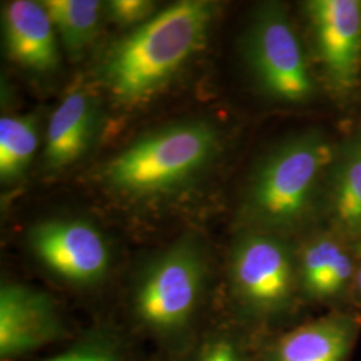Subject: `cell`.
<instances>
[{
	"mask_svg": "<svg viewBox=\"0 0 361 361\" xmlns=\"http://www.w3.org/2000/svg\"><path fill=\"white\" fill-rule=\"evenodd\" d=\"M217 150L219 133L207 122L174 123L116 155L106 169V178L125 193H165L195 177Z\"/></svg>",
	"mask_w": 361,
	"mask_h": 361,
	"instance_id": "cell-3",
	"label": "cell"
},
{
	"mask_svg": "<svg viewBox=\"0 0 361 361\" xmlns=\"http://www.w3.org/2000/svg\"><path fill=\"white\" fill-rule=\"evenodd\" d=\"M190 361H245V356L234 336L214 331L201 340Z\"/></svg>",
	"mask_w": 361,
	"mask_h": 361,
	"instance_id": "cell-18",
	"label": "cell"
},
{
	"mask_svg": "<svg viewBox=\"0 0 361 361\" xmlns=\"http://www.w3.org/2000/svg\"><path fill=\"white\" fill-rule=\"evenodd\" d=\"M245 58L259 90L288 104L310 102L316 82L296 30L280 4H265L245 38Z\"/></svg>",
	"mask_w": 361,
	"mask_h": 361,
	"instance_id": "cell-5",
	"label": "cell"
},
{
	"mask_svg": "<svg viewBox=\"0 0 361 361\" xmlns=\"http://www.w3.org/2000/svg\"><path fill=\"white\" fill-rule=\"evenodd\" d=\"M98 123V104L83 89L71 91L54 110L46 137L44 161L50 169L66 168L90 146Z\"/></svg>",
	"mask_w": 361,
	"mask_h": 361,
	"instance_id": "cell-12",
	"label": "cell"
},
{
	"mask_svg": "<svg viewBox=\"0 0 361 361\" xmlns=\"http://www.w3.org/2000/svg\"><path fill=\"white\" fill-rule=\"evenodd\" d=\"M38 149V131L31 116L0 119V177L3 182L20 178Z\"/></svg>",
	"mask_w": 361,
	"mask_h": 361,
	"instance_id": "cell-15",
	"label": "cell"
},
{
	"mask_svg": "<svg viewBox=\"0 0 361 361\" xmlns=\"http://www.w3.org/2000/svg\"><path fill=\"white\" fill-rule=\"evenodd\" d=\"M216 7L207 0H182L118 40L104 59L102 79L118 102L152 99L207 42Z\"/></svg>",
	"mask_w": 361,
	"mask_h": 361,
	"instance_id": "cell-1",
	"label": "cell"
},
{
	"mask_svg": "<svg viewBox=\"0 0 361 361\" xmlns=\"http://www.w3.org/2000/svg\"><path fill=\"white\" fill-rule=\"evenodd\" d=\"M51 18L66 51L78 56L95 38L104 4L97 0H46L42 3Z\"/></svg>",
	"mask_w": 361,
	"mask_h": 361,
	"instance_id": "cell-14",
	"label": "cell"
},
{
	"mask_svg": "<svg viewBox=\"0 0 361 361\" xmlns=\"http://www.w3.org/2000/svg\"><path fill=\"white\" fill-rule=\"evenodd\" d=\"M28 241L46 268L75 285L99 283L110 267L104 234L82 219H55L34 226Z\"/></svg>",
	"mask_w": 361,
	"mask_h": 361,
	"instance_id": "cell-8",
	"label": "cell"
},
{
	"mask_svg": "<svg viewBox=\"0 0 361 361\" xmlns=\"http://www.w3.org/2000/svg\"><path fill=\"white\" fill-rule=\"evenodd\" d=\"M65 334L49 295L19 284L0 290V357L13 360L56 341Z\"/></svg>",
	"mask_w": 361,
	"mask_h": 361,
	"instance_id": "cell-9",
	"label": "cell"
},
{
	"mask_svg": "<svg viewBox=\"0 0 361 361\" xmlns=\"http://www.w3.org/2000/svg\"><path fill=\"white\" fill-rule=\"evenodd\" d=\"M356 285H357V289H359V292L361 293V268L357 271V274H356Z\"/></svg>",
	"mask_w": 361,
	"mask_h": 361,
	"instance_id": "cell-21",
	"label": "cell"
},
{
	"mask_svg": "<svg viewBox=\"0 0 361 361\" xmlns=\"http://www.w3.org/2000/svg\"><path fill=\"white\" fill-rule=\"evenodd\" d=\"M6 49L18 65L35 73H50L59 63L55 27L44 6L13 0L3 8Z\"/></svg>",
	"mask_w": 361,
	"mask_h": 361,
	"instance_id": "cell-10",
	"label": "cell"
},
{
	"mask_svg": "<svg viewBox=\"0 0 361 361\" xmlns=\"http://www.w3.org/2000/svg\"><path fill=\"white\" fill-rule=\"evenodd\" d=\"M107 10L110 16L121 25H142L152 18L154 3L149 0H113L109 1Z\"/></svg>",
	"mask_w": 361,
	"mask_h": 361,
	"instance_id": "cell-20",
	"label": "cell"
},
{
	"mask_svg": "<svg viewBox=\"0 0 361 361\" xmlns=\"http://www.w3.org/2000/svg\"><path fill=\"white\" fill-rule=\"evenodd\" d=\"M207 256L201 244L186 237L161 253L143 271L133 312L145 332L177 344L193 329L207 284Z\"/></svg>",
	"mask_w": 361,
	"mask_h": 361,
	"instance_id": "cell-4",
	"label": "cell"
},
{
	"mask_svg": "<svg viewBox=\"0 0 361 361\" xmlns=\"http://www.w3.org/2000/svg\"><path fill=\"white\" fill-rule=\"evenodd\" d=\"M43 361H128V348L123 338L113 329L99 328Z\"/></svg>",
	"mask_w": 361,
	"mask_h": 361,
	"instance_id": "cell-17",
	"label": "cell"
},
{
	"mask_svg": "<svg viewBox=\"0 0 361 361\" xmlns=\"http://www.w3.org/2000/svg\"><path fill=\"white\" fill-rule=\"evenodd\" d=\"M344 250L334 233L317 234L304 246L297 261V271L298 283L308 296Z\"/></svg>",
	"mask_w": 361,
	"mask_h": 361,
	"instance_id": "cell-16",
	"label": "cell"
},
{
	"mask_svg": "<svg viewBox=\"0 0 361 361\" xmlns=\"http://www.w3.org/2000/svg\"><path fill=\"white\" fill-rule=\"evenodd\" d=\"M322 209L337 237L361 240V128L336 147Z\"/></svg>",
	"mask_w": 361,
	"mask_h": 361,
	"instance_id": "cell-11",
	"label": "cell"
},
{
	"mask_svg": "<svg viewBox=\"0 0 361 361\" xmlns=\"http://www.w3.org/2000/svg\"><path fill=\"white\" fill-rule=\"evenodd\" d=\"M353 276V261L348 253L344 250L332 267L324 274L323 279L316 285L310 297L314 300H331L338 296L348 284L350 277Z\"/></svg>",
	"mask_w": 361,
	"mask_h": 361,
	"instance_id": "cell-19",
	"label": "cell"
},
{
	"mask_svg": "<svg viewBox=\"0 0 361 361\" xmlns=\"http://www.w3.org/2000/svg\"><path fill=\"white\" fill-rule=\"evenodd\" d=\"M356 332L347 314L325 316L281 336L264 361H345Z\"/></svg>",
	"mask_w": 361,
	"mask_h": 361,
	"instance_id": "cell-13",
	"label": "cell"
},
{
	"mask_svg": "<svg viewBox=\"0 0 361 361\" xmlns=\"http://www.w3.org/2000/svg\"><path fill=\"white\" fill-rule=\"evenodd\" d=\"M334 143L310 130L277 146L258 166L249 185L245 214L256 231H289L305 224L322 207Z\"/></svg>",
	"mask_w": 361,
	"mask_h": 361,
	"instance_id": "cell-2",
	"label": "cell"
},
{
	"mask_svg": "<svg viewBox=\"0 0 361 361\" xmlns=\"http://www.w3.org/2000/svg\"><path fill=\"white\" fill-rule=\"evenodd\" d=\"M304 8L329 89L348 97L360 82L361 0H310Z\"/></svg>",
	"mask_w": 361,
	"mask_h": 361,
	"instance_id": "cell-7",
	"label": "cell"
},
{
	"mask_svg": "<svg viewBox=\"0 0 361 361\" xmlns=\"http://www.w3.org/2000/svg\"><path fill=\"white\" fill-rule=\"evenodd\" d=\"M297 281L293 250L281 235L255 229L235 241L231 257L233 295L252 317L284 313L293 301Z\"/></svg>",
	"mask_w": 361,
	"mask_h": 361,
	"instance_id": "cell-6",
	"label": "cell"
},
{
	"mask_svg": "<svg viewBox=\"0 0 361 361\" xmlns=\"http://www.w3.org/2000/svg\"><path fill=\"white\" fill-rule=\"evenodd\" d=\"M356 252L361 256V240L357 241V245H356Z\"/></svg>",
	"mask_w": 361,
	"mask_h": 361,
	"instance_id": "cell-22",
	"label": "cell"
}]
</instances>
